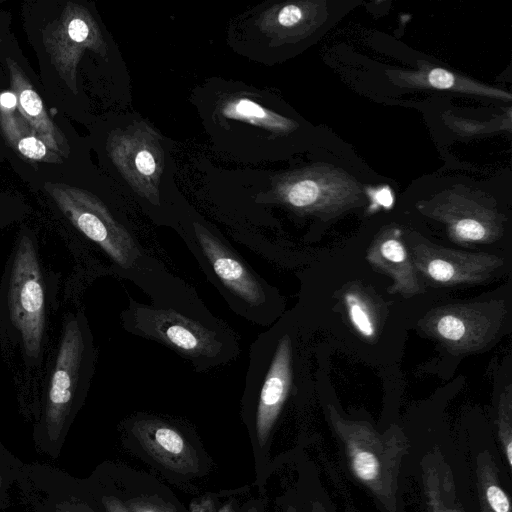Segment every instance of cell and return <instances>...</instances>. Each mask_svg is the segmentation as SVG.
Returning a JSON list of instances; mask_svg holds the SVG:
<instances>
[{
    "instance_id": "484cf974",
    "label": "cell",
    "mask_w": 512,
    "mask_h": 512,
    "mask_svg": "<svg viewBox=\"0 0 512 512\" xmlns=\"http://www.w3.org/2000/svg\"><path fill=\"white\" fill-rule=\"evenodd\" d=\"M506 453H507L508 463H509V465H511L512 464V444L510 441L508 442V445L506 447Z\"/></svg>"
},
{
    "instance_id": "cb8c5ba5",
    "label": "cell",
    "mask_w": 512,
    "mask_h": 512,
    "mask_svg": "<svg viewBox=\"0 0 512 512\" xmlns=\"http://www.w3.org/2000/svg\"><path fill=\"white\" fill-rule=\"evenodd\" d=\"M487 499L495 512H509L510 503L507 495L497 486H490L487 489Z\"/></svg>"
},
{
    "instance_id": "6da1fadb",
    "label": "cell",
    "mask_w": 512,
    "mask_h": 512,
    "mask_svg": "<svg viewBox=\"0 0 512 512\" xmlns=\"http://www.w3.org/2000/svg\"><path fill=\"white\" fill-rule=\"evenodd\" d=\"M47 294L37 240L22 229L0 287V332L19 349L24 364H41Z\"/></svg>"
},
{
    "instance_id": "4fadbf2b",
    "label": "cell",
    "mask_w": 512,
    "mask_h": 512,
    "mask_svg": "<svg viewBox=\"0 0 512 512\" xmlns=\"http://www.w3.org/2000/svg\"><path fill=\"white\" fill-rule=\"evenodd\" d=\"M292 383V342L284 335L276 347L259 394L256 436L262 447L266 443Z\"/></svg>"
},
{
    "instance_id": "83f0119b",
    "label": "cell",
    "mask_w": 512,
    "mask_h": 512,
    "mask_svg": "<svg viewBox=\"0 0 512 512\" xmlns=\"http://www.w3.org/2000/svg\"><path fill=\"white\" fill-rule=\"evenodd\" d=\"M0 41H1V39H0Z\"/></svg>"
},
{
    "instance_id": "277c9868",
    "label": "cell",
    "mask_w": 512,
    "mask_h": 512,
    "mask_svg": "<svg viewBox=\"0 0 512 512\" xmlns=\"http://www.w3.org/2000/svg\"><path fill=\"white\" fill-rule=\"evenodd\" d=\"M44 189L63 215L118 266L131 268L140 256L134 238L91 192L66 183L46 182Z\"/></svg>"
},
{
    "instance_id": "7c38bea8",
    "label": "cell",
    "mask_w": 512,
    "mask_h": 512,
    "mask_svg": "<svg viewBox=\"0 0 512 512\" xmlns=\"http://www.w3.org/2000/svg\"><path fill=\"white\" fill-rule=\"evenodd\" d=\"M200 249L221 283L251 306H259L265 294L259 280L228 248L199 223L194 224Z\"/></svg>"
},
{
    "instance_id": "d4e9b609",
    "label": "cell",
    "mask_w": 512,
    "mask_h": 512,
    "mask_svg": "<svg viewBox=\"0 0 512 512\" xmlns=\"http://www.w3.org/2000/svg\"><path fill=\"white\" fill-rule=\"evenodd\" d=\"M100 502L105 512H129L125 504L114 496H102Z\"/></svg>"
},
{
    "instance_id": "ba28073f",
    "label": "cell",
    "mask_w": 512,
    "mask_h": 512,
    "mask_svg": "<svg viewBox=\"0 0 512 512\" xmlns=\"http://www.w3.org/2000/svg\"><path fill=\"white\" fill-rule=\"evenodd\" d=\"M406 246L418 275L431 285L480 284L504 264L494 254L444 248L416 235L408 237Z\"/></svg>"
},
{
    "instance_id": "d6986e66",
    "label": "cell",
    "mask_w": 512,
    "mask_h": 512,
    "mask_svg": "<svg viewBox=\"0 0 512 512\" xmlns=\"http://www.w3.org/2000/svg\"><path fill=\"white\" fill-rule=\"evenodd\" d=\"M349 320L365 339H374L377 332L375 309L367 296L357 288H350L343 295Z\"/></svg>"
},
{
    "instance_id": "8992f818",
    "label": "cell",
    "mask_w": 512,
    "mask_h": 512,
    "mask_svg": "<svg viewBox=\"0 0 512 512\" xmlns=\"http://www.w3.org/2000/svg\"><path fill=\"white\" fill-rule=\"evenodd\" d=\"M42 41L50 61L69 90L77 95V67L85 50L107 57V44L90 11L67 2L58 18L47 24Z\"/></svg>"
},
{
    "instance_id": "5bb4252c",
    "label": "cell",
    "mask_w": 512,
    "mask_h": 512,
    "mask_svg": "<svg viewBox=\"0 0 512 512\" xmlns=\"http://www.w3.org/2000/svg\"><path fill=\"white\" fill-rule=\"evenodd\" d=\"M6 64L19 114L51 151L61 157H68L70 153L68 141L49 117L40 95L29 78L12 58H6Z\"/></svg>"
},
{
    "instance_id": "8fae6325",
    "label": "cell",
    "mask_w": 512,
    "mask_h": 512,
    "mask_svg": "<svg viewBox=\"0 0 512 512\" xmlns=\"http://www.w3.org/2000/svg\"><path fill=\"white\" fill-rule=\"evenodd\" d=\"M131 433L142 448L167 469L188 474L199 471V458L182 434L158 419L133 422Z\"/></svg>"
},
{
    "instance_id": "ffe728a7",
    "label": "cell",
    "mask_w": 512,
    "mask_h": 512,
    "mask_svg": "<svg viewBox=\"0 0 512 512\" xmlns=\"http://www.w3.org/2000/svg\"><path fill=\"white\" fill-rule=\"evenodd\" d=\"M22 463L0 441V510L10 504L11 494L20 474Z\"/></svg>"
},
{
    "instance_id": "2e32d148",
    "label": "cell",
    "mask_w": 512,
    "mask_h": 512,
    "mask_svg": "<svg viewBox=\"0 0 512 512\" xmlns=\"http://www.w3.org/2000/svg\"><path fill=\"white\" fill-rule=\"evenodd\" d=\"M434 215L444 221L449 237L457 243H490L501 234L496 216L482 209L448 207L435 210Z\"/></svg>"
},
{
    "instance_id": "9c48e42d",
    "label": "cell",
    "mask_w": 512,
    "mask_h": 512,
    "mask_svg": "<svg viewBox=\"0 0 512 512\" xmlns=\"http://www.w3.org/2000/svg\"><path fill=\"white\" fill-rule=\"evenodd\" d=\"M17 488L29 512H96L67 473L40 464H23Z\"/></svg>"
},
{
    "instance_id": "44dd1931",
    "label": "cell",
    "mask_w": 512,
    "mask_h": 512,
    "mask_svg": "<svg viewBox=\"0 0 512 512\" xmlns=\"http://www.w3.org/2000/svg\"><path fill=\"white\" fill-rule=\"evenodd\" d=\"M353 469L357 476L365 481L373 480L378 474V462L373 454L360 451L353 457Z\"/></svg>"
},
{
    "instance_id": "e0dca14e",
    "label": "cell",
    "mask_w": 512,
    "mask_h": 512,
    "mask_svg": "<svg viewBox=\"0 0 512 512\" xmlns=\"http://www.w3.org/2000/svg\"><path fill=\"white\" fill-rule=\"evenodd\" d=\"M278 202L303 212H330L343 203L321 183L307 175H292L276 182L272 191Z\"/></svg>"
},
{
    "instance_id": "9a60e30c",
    "label": "cell",
    "mask_w": 512,
    "mask_h": 512,
    "mask_svg": "<svg viewBox=\"0 0 512 512\" xmlns=\"http://www.w3.org/2000/svg\"><path fill=\"white\" fill-rule=\"evenodd\" d=\"M16 97L12 92L0 95V129L8 144L23 158L61 163V156L51 151L24 118L16 113Z\"/></svg>"
},
{
    "instance_id": "5b68a950",
    "label": "cell",
    "mask_w": 512,
    "mask_h": 512,
    "mask_svg": "<svg viewBox=\"0 0 512 512\" xmlns=\"http://www.w3.org/2000/svg\"><path fill=\"white\" fill-rule=\"evenodd\" d=\"M126 315L134 332L163 343L196 364L211 363L224 348L215 331L174 309L131 302Z\"/></svg>"
},
{
    "instance_id": "7402d4cb",
    "label": "cell",
    "mask_w": 512,
    "mask_h": 512,
    "mask_svg": "<svg viewBox=\"0 0 512 512\" xmlns=\"http://www.w3.org/2000/svg\"><path fill=\"white\" fill-rule=\"evenodd\" d=\"M125 506L129 512H175L170 506L149 498L130 499Z\"/></svg>"
},
{
    "instance_id": "52a82bcc",
    "label": "cell",
    "mask_w": 512,
    "mask_h": 512,
    "mask_svg": "<svg viewBox=\"0 0 512 512\" xmlns=\"http://www.w3.org/2000/svg\"><path fill=\"white\" fill-rule=\"evenodd\" d=\"M107 152L132 189L159 205V185L164 171L161 136L146 122H135L111 132Z\"/></svg>"
},
{
    "instance_id": "7a4b0ae2",
    "label": "cell",
    "mask_w": 512,
    "mask_h": 512,
    "mask_svg": "<svg viewBox=\"0 0 512 512\" xmlns=\"http://www.w3.org/2000/svg\"><path fill=\"white\" fill-rule=\"evenodd\" d=\"M92 334L82 312L67 316L49 376L40 440L56 444L65 434L86 395L94 371Z\"/></svg>"
},
{
    "instance_id": "ac0fdd59",
    "label": "cell",
    "mask_w": 512,
    "mask_h": 512,
    "mask_svg": "<svg viewBox=\"0 0 512 512\" xmlns=\"http://www.w3.org/2000/svg\"><path fill=\"white\" fill-rule=\"evenodd\" d=\"M221 112L228 119L245 122L277 133L288 132L296 125L290 119L268 110L248 96L229 98L223 103Z\"/></svg>"
},
{
    "instance_id": "4316f807",
    "label": "cell",
    "mask_w": 512,
    "mask_h": 512,
    "mask_svg": "<svg viewBox=\"0 0 512 512\" xmlns=\"http://www.w3.org/2000/svg\"><path fill=\"white\" fill-rule=\"evenodd\" d=\"M0 219H1V217H0ZM0 226H1V224H0Z\"/></svg>"
},
{
    "instance_id": "603a6c76",
    "label": "cell",
    "mask_w": 512,
    "mask_h": 512,
    "mask_svg": "<svg viewBox=\"0 0 512 512\" xmlns=\"http://www.w3.org/2000/svg\"><path fill=\"white\" fill-rule=\"evenodd\" d=\"M456 78L450 72L442 68H434L428 74V82L434 88L450 89L454 87Z\"/></svg>"
},
{
    "instance_id": "30bf717a",
    "label": "cell",
    "mask_w": 512,
    "mask_h": 512,
    "mask_svg": "<svg viewBox=\"0 0 512 512\" xmlns=\"http://www.w3.org/2000/svg\"><path fill=\"white\" fill-rule=\"evenodd\" d=\"M371 267L391 278L389 294H398L409 299L423 293L419 275L412 262L401 231L390 228L382 231L366 252Z\"/></svg>"
},
{
    "instance_id": "3957f363",
    "label": "cell",
    "mask_w": 512,
    "mask_h": 512,
    "mask_svg": "<svg viewBox=\"0 0 512 512\" xmlns=\"http://www.w3.org/2000/svg\"><path fill=\"white\" fill-rule=\"evenodd\" d=\"M508 309L504 300L455 303L429 310L418 327L453 355L488 347L501 333Z\"/></svg>"
}]
</instances>
